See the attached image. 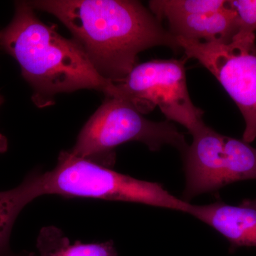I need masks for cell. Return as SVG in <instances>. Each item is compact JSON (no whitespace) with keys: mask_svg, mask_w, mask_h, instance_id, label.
Listing matches in <instances>:
<instances>
[{"mask_svg":"<svg viewBox=\"0 0 256 256\" xmlns=\"http://www.w3.org/2000/svg\"><path fill=\"white\" fill-rule=\"evenodd\" d=\"M55 25L42 22L28 2L16 3L12 21L1 31L0 48L20 64L38 107L53 105L54 96L90 89L112 97L114 84L97 72L82 47L64 38Z\"/></svg>","mask_w":256,"mask_h":256,"instance_id":"cell-2","label":"cell"},{"mask_svg":"<svg viewBox=\"0 0 256 256\" xmlns=\"http://www.w3.org/2000/svg\"><path fill=\"white\" fill-rule=\"evenodd\" d=\"M1 34H2L1 31H0V38H1Z\"/></svg>","mask_w":256,"mask_h":256,"instance_id":"cell-16","label":"cell"},{"mask_svg":"<svg viewBox=\"0 0 256 256\" xmlns=\"http://www.w3.org/2000/svg\"><path fill=\"white\" fill-rule=\"evenodd\" d=\"M35 198L30 176L18 188L0 192V256L8 255L15 220L23 208Z\"/></svg>","mask_w":256,"mask_h":256,"instance_id":"cell-11","label":"cell"},{"mask_svg":"<svg viewBox=\"0 0 256 256\" xmlns=\"http://www.w3.org/2000/svg\"><path fill=\"white\" fill-rule=\"evenodd\" d=\"M168 23L169 32L174 37L208 43H230L240 32L238 15L228 3L218 11L176 18Z\"/></svg>","mask_w":256,"mask_h":256,"instance_id":"cell-8","label":"cell"},{"mask_svg":"<svg viewBox=\"0 0 256 256\" xmlns=\"http://www.w3.org/2000/svg\"><path fill=\"white\" fill-rule=\"evenodd\" d=\"M222 188L245 180H256V149L244 140L224 136L220 158Z\"/></svg>","mask_w":256,"mask_h":256,"instance_id":"cell-9","label":"cell"},{"mask_svg":"<svg viewBox=\"0 0 256 256\" xmlns=\"http://www.w3.org/2000/svg\"><path fill=\"white\" fill-rule=\"evenodd\" d=\"M36 198L56 194L132 202L186 213L188 202L180 200L161 184L120 174L90 160L62 152L55 169L30 175Z\"/></svg>","mask_w":256,"mask_h":256,"instance_id":"cell-3","label":"cell"},{"mask_svg":"<svg viewBox=\"0 0 256 256\" xmlns=\"http://www.w3.org/2000/svg\"><path fill=\"white\" fill-rule=\"evenodd\" d=\"M4 102V99L0 96V106ZM8 142L6 138L4 137L2 134H0V154L1 153H4L5 152L8 150Z\"/></svg>","mask_w":256,"mask_h":256,"instance_id":"cell-14","label":"cell"},{"mask_svg":"<svg viewBox=\"0 0 256 256\" xmlns=\"http://www.w3.org/2000/svg\"><path fill=\"white\" fill-rule=\"evenodd\" d=\"M225 0H152L150 1V10L162 22L192 15L218 11L226 6Z\"/></svg>","mask_w":256,"mask_h":256,"instance_id":"cell-12","label":"cell"},{"mask_svg":"<svg viewBox=\"0 0 256 256\" xmlns=\"http://www.w3.org/2000/svg\"><path fill=\"white\" fill-rule=\"evenodd\" d=\"M186 60L138 64L122 82L114 84V97L128 100L142 114L159 107L168 120L194 132L204 122L203 110L194 105L188 92Z\"/></svg>","mask_w":256,"mask_h":256,"instance_id":"cell-5","label":"cell"},{"mask_svg":"<svg viewBox=\"0 0 256 256\" xmlns=\"http://www.w3.org/2000/svg\"><path fill=\"white\" fill-rule=\"evenodd\" d=\"M188 58L205 67L225 89L242 112V140L256 139V34L239 32L230 43H208L175 37Z\"/></svg>","mask_w":256,"mask_h":256,"instance_id":"cell-6","label":"cell"},{"mask_svg":"<svg viewBox=\"0 0 256 256\" xmlns=\"http://www.w3.org/2000/svg\"><path fill=\"white\" fill-rule=\"evenodd\" d=\"M28 3L34 10L58 18L97 72L114 84L128 76L144 50L156 46L182 50L176 38L138 1L37 0Z\"/></svg>","mask_w":256,"mask_h":256,"instance_id":"cell-1","label":"cell"},{"mask_svg":"<svg viewBox=\"0 0 256 256\" xmlns=\"http://www.w3.org/2000/svg\"><path fill=\"white\" fill-rule=\"evenodd\" d=\"M140 142L151 151L171 146L184 154L188 146L182 133L174 124L149 120L128 100L106 98L105 102L88 121L69 152L106 168L114 163L116 146L128 142Z\"/></svg>","mask_w":256,"mask_h":256,"instance_id":"cell-4","label":"cell"},{"mask_svg":"<svg viewBox=\"0 0 256 256\" xmlns=\"http://www.w3.org/2000/svg\"><path fill=\"white\" fill-rule=\"evenodd\" d=\"M40 256H118L114 242L84 244H70L63 232L55 226L42 229L37 239Z\"/></svg>","mask_w":256,"mask_h":256,"instance_id":"cell-10","label":"cell"},{"mask_svg":"<svg viewBox=\"0 0 256 256\" xmlns=\"http://www.w3.org/2000/svg\"><path fill=\"white\" fill-rule=\"evenodd\" d=\"M4 256H37L36 254H34V252H23V254H20V255H9V254H8V255H6Z\"/></svg>","mask_w":256,"mask_h":256,"instance_id":"cell-15","label":"cell"},{"mask_svg":"<svg viewBox=\"0 0 256 256\" xmlns=\"http://www.w3.org/2000/svg\"><path fill=\"white\" fill-rule=\"evenodd\" d=\"M186 214L210 226L228 240L232 250L256 248V198L238 206L223 202L197 206L190 204Z\"/></svg>","mask_w":256,"mask_h":256,"instance_id":"cell-7","label":"cell"},{"mask_svg":"<svg viewBox=\"0 0 256 256\" xmlns=\"http://www.w3.org/2000/svg\"><path fill=\"white\" fill-rule=\"evenodd\" d=\"M229 8L238 16L240 32L255 34L256 31V0H232Z\"/></svg>","mask_w":256,"mask_h":256,"instance_id":"cell-13","label":"cell"}]
</instances>
